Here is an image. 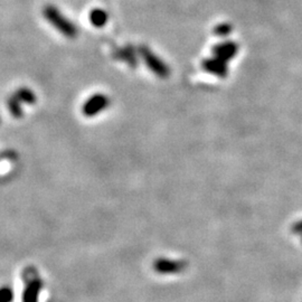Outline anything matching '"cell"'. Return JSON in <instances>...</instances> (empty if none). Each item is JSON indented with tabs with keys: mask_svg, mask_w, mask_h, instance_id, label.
<instances>
[{
	"mask_svg": "<svg viewBox=\"0 0 302 302\" xmlns=\"http://www.w3.org/2000/svg\"><path fill=\"white\" fill-rule=\"evenodd\" d=\"M43 282L39 278H34L27 283L23 293V302H38Z\"/></svg>",
	"mask_w": 302,
	"mask_h": 302,
	"instance_id": "5",
	"label": "cell"
},
{
	"mask_svg": "<svg viewBox=\"0 0 302 302\" xmlns=\"http://www.w3.org/2000/svg\"><path fill=\"white\" fill-rule=\"evenodd\" d=\"M110 100L104 94H94L83 105V114L87 117H95L108 108Z\"/></svg>",
	"mask_w": 302,
	"mask_h": 302,
	"instance_id": "2",
	"label": "cell"
},
{
	"mask_svg": "<svg viewBox=\"0 0 302 302\" xmlns=\"http://www.w3.org/2000/svg\"><path fill=\"white\" fill-rule=\"evenodd\" d=\"M120 57L122 58V60L127 61L129 64H130L131 66H135L137 65V63H135V55H134V51L132 50L130 47H128V49H124L120 51Z\"/></svg>",
	"mask_w": 302,
	"mask_h": 302,
	"instance_id": "12",
	"label": "cell"
},
{
	"mask_svg": "<svg viewBox=\"0 0 302 302\" xmlns=\"http://www.w3.org/2000/svg\"><path fill=\"white\" fill-rule=\"evenodd\" d=\"M14 291L8 285H3L0 288V302H13Z\"/></svg>",
	"mask_w": 302,
	"mask_h": 302,
	"instance_id": "11",
	"label": "cell"
},
{
	"mask_svg": "<svg viewBox=\"0 0 302 302\" xmlns=\"http://www.w3.org/2000/svg\"><path fill=\"white\" fill-rule=\"evenodd\" d=\"M204 66L207 71H211L212 73H214V74H217L218 76L226 75V69H225V66H224L223 62L208 61V62H206Z\"/></svg>",
	"mask_w": 302,
	"mask_h": 302,
	"instance_id": "9",
	"label": "cell"
},
{
	"mask_svg": "<svg viewBox=\"0 0 302 302\" xmlns=\"http://www.w3.org/2000/svg\"><path fill=\"white\" fill-rule=\"evenodd\" d=\"M230 31H231L230 26L223 25V26H219V27H217L216 33H217V34H223V35H225V34H228V33H230Z\"/></svg>",
	"mask_w": 302,
	"mask_h": 302,
	"instance_id": "14",
	"label": "cell"
},
{
	"mask_svg": "<svg viewBox=\"0 0 302 302\" xmlns=\"http://www.w3.org/2000/svg\"><path fill=\"white\" fill-rule=\"evenodd\" d=\"M90 21L95 27H103L108 21V14L100 8L93 9L90 13Z\"/></svg>",
	"mask_w": 302,
	"mask_h": 302,
	"instance_id": "7",
	"label": "cell"
},
{
	"mask_svg": "<svg viewBox=\"0 0 302 302\" xmlns=\"http://www.w3.org/2000/svg\"><path fill=\"white\" fill-rule=\"evenodd\" d=\"M15 95L19 99V101L21 103H27V104H34L36 102V97L34 94V92L32 90H29L27 87H21L18 88Z\"/></svg>",
	"mask_w": 302,
	"mask_h": 302,
	"instance_id": "8",
	"label": "cell"
},
{
	"mask_svg": "<svg viewBox=\"0 0 302 302\" xmlns=\"http://www.w3.org/2000/svg\"><path fill=\"white\" fill-rule=\"evenodd\" d=\"M140 54L145 60L146 64L148 65V67L152 71L154 74H157L160 77H167L169 75V68L163 61L159 60L152 51H150L146 47H141L140 49Z\"/></svg>",
	"mask_w": 302,
	"mask_h": 302,
	"instance_id": "3",
	"label": "cell"
},
{
	"mask_svg": "<svg viewBox=\"0 0 302 302\" xmlns=\"http://www.w3.org/2000/svg\"><path fill=\"white\" fill-rule=\"evenodd\" d=\"M236 50H237V47L235 46L234 44L228 43V44H223V45L216 47L215 53L217 55V57H218L219 60H223L224 62L233 57L234 55L236 54Z\"/></svg>",
	"mask_w": 302,
	"mask_h": 302,
	"instance_id": "6",
	"label": "cell"
},
{
	"mask_svg": "<svg viewBox=\"0 0 302 302\" xmlns=\"http://www.w3.org/2000/svg\"><path fill=\"white\" fill-rule=\"evenodd\" d=\"M44 16L50 23L57 29L58 32L62 33L64 36L68 38H74L77 35V29L71 21L60 13L56 7L54 6H46L44 8Z\"/></svg>",
	"mask_w": 302,
	"mask_h": 302,
	"instance_id": "1",
	"label": "cell"
},
{
	"mask_svg": "<svg viewBox=\"0 0 302 302\" xmlns=\"http://www.w3.org/2000/svg\"><path fill=\"white\" fill-rule=\"evenodd\" d=\"M186 268V262L169 259H160L153 262V270L159 274H176L180 273Z\"/></svg>",
	"mask_w": 302,
	"mask_h": 302,
	"instance_id": "4",
	"label": "cell"
},
{
	"mask_svg": "<svg viewBox=\"0 0 302 302\" xmlns=\"http://www.w3.org/2000/svg\"><path fill=\"white\" fill-rule=\"evenodd\" d=\"M292 232L294 234H301L302 235V219L299 220V222H297L296 224H293L292 228Z\"/></svg>",
	"mask_w": 302,
	"mask_h": 302,
	"instance_id": "13",
	"label": "cell"
},
{
	"mask_svg": "<svg viewBox=\"0 0 302 302\" xmlns=\"http://www.w3.org/2000/svg\"><path fill=\"white\" fill-rule=\"evenodd\" d=\"M21 102L19 101V99H18L16 95H14V97H12L8 100V109L10 113L13 114V116L15 117H21V116H23V111H21Z\"/></svg>",
	"mask_w": 302,
	"mask_h": 302,
	"instance_id": "10",
	"label": "cell"
}]
</instances>
